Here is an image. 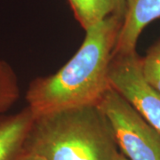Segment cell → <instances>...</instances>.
Segmentation results:
<instances>
[{
  "mask_svg": "<svg viewBox=\"0 0 160 160\" xmlns=\"http://www.w3.org/2000/svg\"><path fill=\"white\" fill-rule=\"evenodd\" d=\"M124 17L111 14L86 29L78 51L62 69L30 83L25 99L34 118L99 102L110 87L109 63Z\"/></svg>",
  "mask_w": 160,
  "mask_h": 160,
  "instance_id": "6da1fadb",
  "label": "cell"
},
{
  "mask_svg": "<svg viewBox=\"0 0 160 160\" xmlns=\"http://www.w3.org/2000/svg\"><path fill=\"white\" fill-rule=\"evenodd\" d=\"M118 149L109 120L92 104L35 117L22 150L46 160H115Z\"/></svg>",
  "mask_w": 160,
  "mask_h": 160,
  "instance_id": "7a4b0ae2",
  "label": "cell"
},
{
  "mask_svg": "<svg viewBox=\"0 0 160 160\" xmlns=\"http://www.w3.org/2000/svg\"><path fill=\"white\" fill-rule=\"evenodd\" d=\"M109 120L118 146L128 160H160L158 131L111 86L97 103Z\"/></svg>",
  "mask_w": 160,
  "mask_h": 160,
  "instance_id": "3957f363",
  "label": "cell"
},
{
  "mask_svg": "<svg viewBox=\"0 0 160 160\" xmlns=\"http://www.w3.org/2000/svg\"><path fill=\"white\" fill-rule=\"evenodd\" d=\"M141 60L136 51L113 53L108 72L109 86L160 132V92L145 78Z\"/></svg>",
  "mask_w": 160,
  "mask_h": 160,
  "instance_id": "277c9868",
  "label": "cell"
},
{
  "mask_svg": "<svg viewBox=\"0 0 160 160\" xmlns=\"http://www.w3.org/2000/svg\"><path fill=\"white\" fill-rule=\"evenodd\" d=\"M126 12L113 53L136 51L138 38L147 25L160 18V0H125Z\"/></svg>",
  "mask_w": 160,
  "mask_h": 160,
  "instance_id": "5b68a950",
  "label": "cell"
},
{
  "mask_svg": "<svg viewBox=\"0 0 160 160\" xmlns=\"http://www.w3.org/2000/svg\"><path fill=\"white\" fill-rule=\"evenodd\" d=\"M34 121V115L26 107L8 116H0V160H15Z\"/></svg>",
  "mask_w": 160,
  "mask_h": 160,
  "instance_id": "8992f818",
  "label": "cell"
},
{
  "mask_svg": "<svg viewBox=\"0 0 160 160\" xmlns=\"http://www.w3.org/2000/svg\"><path fill=\"white\" fill-rule=\"evenodd\" d=\"M76 20L83 29L104 20L111 14L125 15L126 6L120 0H68Z\"/></svg>",
  "mask_w": 160,
  "mask_h": 160,
  "instance_id": "52a82bcc",
  "label": "cell"
},
{
  "mask_svg": "<svg viewBox=\"0 0 160 160\" xmlns=\"http://www.w3.org/2000/svg\"><path fill=\"white\" fill-rule=\"evenodd\" d=\"M20 94L16 75L6 62L0 61V116L10 109Z\"/></svg>",
  "mask_w": 160,
  "mask_h": 160,
  "instance_id": "ba28073f",
  "label": "cell"
},
{
  "mask_svg": "<svg viewBox=\"0 0 160 160\" xmlns=\"http://www.w3.org/2000/svg\"><path fill=\"white\" fill-rule=\"evenodd\" d=\"M142 69L150 86L160 92V42L142 58Z\"/></svg>",
  "mask_w": 160,
  "mask_h": 160,
  "instance_id": "9c48e42d",
  "label": "cell"
},
{
  "mask_svg": "<svg viewBox=\"0 0 160 160\" xmlns=\"http://www.w3.org/2000/svg\"><path fill=\"white\" fill-rule=\"evenodd\" d=\"M15 160H46L43 157H41L39 155L34 154L31 152L28 151H24L22 150L20 155L15 158Z\"/></svg>",
  "mask_w": 160,
  "mask_h": 160,
  "instance_id": "30bf717a",
  "label": "cell"
},
{
  "mask_svg": "<svg viewBox=\"0 0 160 160\" xmlns=\"http://www.w3.org/2000/svg\"><path fill=\"white\" fill-rule=\"evenodd\" d=\"M115 160H128V159H127V158H126V157H125V156L122 154V153H118Z\"/></svg>",
  "mask_w": 160,
  "mask_h": 160,
  "instance_id": "8fae6325",
  "label": "cell"
},
{
  "mask_svg": "<svg viewBox=\"0 0 160 160\" xmlns=\"http://www.w3.org/2000/svg\"><path fill=\"white\" fill-rule=\"evenodd\" d=\"M120 1H121L123 4H125V6H126V1H125V0H120Z\"/></svg>",
  "mask_w": 160,
  "mask_h": 160,
  "instance_id": "7c38bea8",
  "label": "cell"
}]
</instances>
